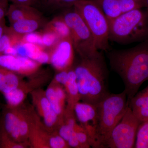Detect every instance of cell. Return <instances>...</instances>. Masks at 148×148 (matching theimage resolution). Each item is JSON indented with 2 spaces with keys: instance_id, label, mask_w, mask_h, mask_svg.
<instances>
[{
  "instance_id": "cell-22",
  "label": "cell",
  "mask_w": 148,
  "mask_h": 148,
  "mask_svg": "<svg viewBox=\"0 0 148 148\" xmlns=\"http://www.w3.org/2000/svg\"><path fill=\"white\" fill-rule=\"evenodd\" d=\"M46 29L55 32L61 39L71 38V32L68 25L62 17H56L47 25Z\"/></svg>"
},
{
  "instance_id": "cell-16",
  "label": "cell",
  "mask_w": 148,
  "mask_h": 148,
  "mask_svg": "<svg viewBox=\"0 0 148 148\" xmlns=\"http://www.w3.org/2000/svg\"><path fill=\"white\" fill-rule=\"evenodd\" d=\"M63 86L66 91V107L73 110L75 105L80 101V97L73 66L69 69L68 79Z\"/></svg>"
},
{
  "instance_id": "cell-4",
  "label": "cell",
  "mask_w": 148,
  "mask_h": 148,
  "mask_svg": "<svg viewBox=\"0 0 148 148\" xmlns=\"http://www.w3.org/2000/svg\"><path fill=\"white\" fill-rule=\"evenodd\" d=\"M96 107V133L100 148H104L111 131L126 112L128 107L127 95L124 90L118 94L110 93Z\"/></svg>"
},
{
  "instance_id": "cell-27",
  "label": "cell",
  "mask_w": 148,
  "mask_h": 148,
  "mask_svg": "<svg viewBox=\"0 0 148 148\" xmlns=\"http://www.w3.org/2000/svg\"><path fill=\"white\" fill-rule=\"evenodd\" d=\"M48 144L49 148H70L67 142L56 131L50 132Z\"/></svg>"
},
{
  "instance_id": "cell-21",
  "label": "cell",
  "mask_w": 148,
  "mask_h": 148,
  "mask_svg": "<svg viewBox=\"0 0 148 148\" xmlns=\"http://www.w3.org/2000/svg\"><path fill=\"white\" fill-rule=\"evenodd\" d=\"M100 7L108 20L122 13L119 0H92Z\"/></svg>"
},
{
  "instance_id": "cell-24",
  "label": "cell",
  "mask_w": 148,
  "mask_h": 148,
  "mask_svg": "<svg viewBox=\"0 0 148 148\" xmlns=\"http://www.w3.org/2000/svg\"><path fill=\"white\" fill-rule=\"evenodd\" d=\"M30 147L29 142L18 143L12 140L0 129V148H26Z\"/></svg>"
},
{
  "instance_id": "cell-1",
  "label": "cell",
  "mask_w": 148,
  "mask_h": 148,
  "mask_svg": "<svg viewBox=\"0 0 148 148\" xmlns=\"http://www.w3.org/2000/svg\"><path fill=\"white\" fill-rule=\"evenodd\" d=\"M111 69L124 83L127 103L148 80V38L134 47L107 51Z\"/></svg>"
},
{
  "instance_id": "cell-33",
  "label": "cell",
  "mask_w": 148,
  "mask_h": 148,
  "mask_svg": "<svg viewBox=\"0 0 148 148\" xmlns=\"http://www.w3.org/2000/svg\"><path fill=\"white\" fill-rule=\"evenodd\" d=\"M144 3H145V7L147 13L148 14V0H144Z\"/></svg>"
},
{
  "instance_id": "cell-3",
  "label": "cell",
  "mask_w": 148,
  "mask_h": 148,
  "mask_svg": "<svg viewBox=\"0 0 148 148\" xmlns=\"http://www.w3.org/2000/svg\"><path fill=\"white\" fill-rule=\"evenodd\" d=\"M108 21L110 40L126 44L148 38V14L142 8L122 13Z\"/></svg>"
},
{
  "instance_id": "cell-11",
  "label": "cell",
  "mask_w": 148,
  "mask_h": 148,
  "mask_svg": "<svg viewBox=\"0 0 148 148\" xmlns=\"http://www.w3.org/2000/svg\"><path fill=\"white\" fill-rule=\"evenodd\" d=\"M33 76L28 81H24L20 86L10 91V98L14 105L17 106L22 105L28 94L35 89L40 88L46 82L45 75Z\"/></svg>"
},
{
  "instance_id": "cell-18",
  "label": "cell",
  "mask_w": 148,
  "mask_h": 148,
  "mask_svg": "<svg viewBox=\"0 0 148 148\" xmlns=\"http://www.w3.org/2000/svg\"><path fill=\"white\" fill-rule=\"evenodd\" d=\"M39 12L32 6L12 3L10 6L7 14L10 24L25 18L40 17Z\"/></svg>"
},
{
  "instance_id": "cell-31",
  "label": "cell",
  "mask_w": 148,
  "mask_h": 148,
  "mask_svg": "<svg viewBox=\"0 0 148 148\" xmlns=\"http://www.w3.org/2000/svg\"><path fill=\"white\" fill-rule=\"evenodd\" d=\"M8 9V0H0V21L4 19Z\"/></svg>"
},
{
  "instance_id": "cell-14",
  "label": "cell",
  "mask_w": 148,
  "mask_h": 148,
  "mask_svg": "<svg viewBox=\"0 0 148 148\" xmlns=\"http://www.w3.org/2000/svg\"><path fill=\"white\" fill-rule=\"evenodd\" d=\"M128 106L140 122L148 120V85L137 92L130 101Z\"/></svg>"
},
{
  "instance_id": "cell-23",
  "label": "cell",
  "mask_w": 148,
  "mask_h": 148,
  "mask_svg": "<svg viewBox=\"0 0 148 148\" xmlns=\"http://www.w3.org/2000/svg\"><path fill=\"white\" fill-rule=\"evenodd\" d=\"M135 148H148V120L140 123L137 130Z\"/></svg>"
},
{
  "instance_id": "cell-26",
  "label": "cell",
  "mask_w": 148,
  "mask_h": 148,
  "mask_svg": "<svg viewBox=\"0 0 148 148\" xmlns=\"http://www.w3.org/2000/svg\"><path fill=\"white\" fill-rule=\"evenodd\" d=\"M74 131L81 148H88L91 147L89 137L82 125L77 123L75 125Z\"/></svg>"
},
{
  "instance_id": "cell-8",
  "label": "cell",
  "mask_w": 148,
  "mask_h": 148,
  "mask_svg": "<svg viewBox=\"0 0 148 148\" xmlns=\"http://www.w3.org/2000/svg\"><path fill=\"white\" fill-rule=\"evenodd\" d=\"M30 95L37 113L42 118L45 128L50 132L55 131L61 119L52 108L46 96L45 90L37 88L32 91Z\"/></svg>"
},
{
  "instance_id": "cell-34",
  "label": "cell",
  "mask_w": 148,
  "mask_h": 148,
  "mask_svg": "<svg viewBox=\"0 0 148 148\" xmlns=\"http://www.w3.org/2000/svg\"><path fill=\"white\" fill-rule=\"evenodd\" d=\"M43 1H45V0H43Z\"/></svg>"
},
{
  "instance_id": "cell-9",
  "label": "cell",
  "mask_w": 148,
  "mask_h": 148,
  "mask_svg": "<svg viewBox=\"0 0 148 148\" xmlns=\"http://www.w3.org/2000/svg\"><path fill=\"white\" fill-rule=\"evenodd\" d=\"M74 49L71 38L61 39L53 48L50 54V64L57 72L73 67Z\"/></svg>"
},
{
  "instance_id": "cell-32",
  "label": "cell",
  "mask_w": 148,
  "mask_h": 148,
  "mask_svg": "<svg viewBox=\"0 0 148 148\" xmlns=\"http://www.w3.org/2000/svg\"><path fill=\"white\" fill-rule=\"evenodd\" d=\"M3 54H8L17 56V53L16 48L14 46H10V47L7 48L3 52Z\"/></svg>"
},
{
  "instance_id": "cell-5",
  "label": "cell",
  "mask_w": 148,
  "mask_h": 148,
  "mask_svg": "<svg viewBox=\"0 0 148 148\" xmlns=\"http://www.w3.org/2000/svg\"><path fill=\"white\" fill-rule=\"evenodd\" d=\"M74 8L82 17L94 40L98 50H109L108 19L92 0H83L74 5Z\"/></svg>"
},
{
  "instance_id": "cell-19",
  "label": "cell",
  "mask_w": 148,
  "mask_h": 148,
  "mask_svg": "<svg viewBox=\"0 0 148 148\" xmlns=\"http://www.w3.org/2000/svg\"><path fill=\"white\" fill-rule=\"evenodd\" d=\"M24 81L20 75L0 66V92L3 94L18 87Z\"/></svg>"
},
{
  "instance_id": "cell-30",
  "label": "cell",
  "mask_w": 148,
  "mask_h": 148,
  "mask_svg": "<svg viewBox=\"0 0 148 148\" xmlns=\"http://www.w3.org/2000/svg\"><path fill=\"white\" fill-rule=\"evenodd\" d=\"M21 41L24 42H29L37 45L43 48L41 34L36 33V32H32V33H29L24 35L22 37Z\"/></svg>"
},
{
  "instance_id": "cell-25",
  "label": "cell",
  "mask_w": 148,
  "mask_h": 148,
  "mask_svg": "<svg viewBox=\"0 0 148 148\" xmlns=\"http://www.w3.org/2000/svg\"><path fill=\"white\" fill-rule=\"evenodd\" d=\"M43 47H53L61 39L55 32L48 29L46 30L41 34Z\"/></svg>"
},
{
  "instance_id": "cell-6",
  "label": "cell",
  "mask_w": 148,
  "mask_h": 148,
  "mask_svg": "<svg viewBox=\"0 0 148 148\" xmlns=\"http://www.w3.org/2000/svg\"><path fill=\"white\" fill-rule=\"evenodd\" d=\"M64 13L61 17L69 27L74 49L80 58H87L97 53L99 50L93 36L74 7Z\"/></svg>"
},
{
  "instance_id": "cell-28",
  "label": "cell",
  "mask_w": 148,
  "mask_h": 148,
  "mask_svg": "<svg viewBox=\"0 0 148 148\" xmlns=\"http://www.w3.org/2000/svg\"><path fill=\"white\" fill-rule=\"evenodd\" d=\"M122 12H127L145 7L144 0H119Z\"/></svg>"
},
{
  "instance_id": "cell-17",
  "label": "cell",
  "mask_w": 148,
  "mask_h": 148,
  "mask_svg": "<svg viewBox=\"0 0 148 148\" xmlns=\"http://www.w3.org/2000/svg\"><path fill=\"white\" fill-rule=\"evenodd\" d=\"M42 20L40 17L25 18L15 21L11 24V31L18 36L36 32L42 25Z\"/></svg>"
},
{
  "instance_id": "cell-10",
  "label": "cell",
  "mask_w": 148,
  "mask_h": 148,
  "mask_svg": "<svg viewBox=\"0 0 148 148\" xmlns=\"http://www.w3.org/2000/svg\"><path fill=\"white\" fill-rule=\"evenodd\" d=\"M40 65L27 57L0 54V66L20 75L31 76L34 75L38 71Z\"/></svg>"
},
{
  "instance_id": "cell-15",
  "label": "cell",
  "mask_w": 148,
  "mask_h": 148,
  "mask_svg": "<svg viewBox=\"0 0 148 148\" xmlns=\"http://www.w3.org/2000/svg\"><path fill=\"white\" fill-rule=\"evenodd\" d=\"M50 132L45 128L42 122L39 120L32 126L29 141L30 147L34 148H49L48 140Z\"/></svg>"
},
{
  "instance_id": "cell-13",
  "label": "cell",
  "mask_w": 148,
  "mask_h": 148,
  "mask_svg": "<svg viewBox=\"0 0 148 148\" xmlns=\"http://www.w3.org/2000/svg\"><path fill=\"white\" fill-rule=\"evenodd\" d=\"M73 110L77 120L79 122L80 125L82 126L90 125L96 128L97 120L96 106L79 101L75 105Z\"/></svg>"
},
{
  "instance_id": "cell-7",
  "label": "cell",
  "mask_w": 148,
  "mask_h": 148,
  "mask_svg": "<svg viewBox=\"0 0 148 148\" xmlns=\"http://www.w3.org/2000/svg\"><path fill=\"white\" fill-rule=\"evenodd\" d=\"M140 123L128 106L121 120L111 131L105 148H134Z\"/></svg>"
},
{
  "instance_id": "cell-2",
  "label": "cell",
  "mask_w": 148,
  "mask_h": 148,
  "mask_svg": "<svg viewBox=\"0 0 148 148\" xmlns=\"http://www.w3.org/2000/svg\"><path fill=\"white\" fill-rule=\"evenodd\" d=\"M102 51L81 58L79 63L73 66L80 101L95 106L110 93L108 71Z\"/></svg>"
},
{
  "instance_id": "cell-20",
  "label": "cell",
  "mask_w": 148,
  "mask_h": 148,
  "mask_svg": "<svg viewBox=\"0 0 148 148\" xmlns=\"http://www.w3.org/2000/svg\"><path fill=\"white\" fill-rule=\"evenodd\" d=\"M23 42L26 57L30 58L40 64L50 63V54L43 50V48L30 43Z\"/></svg>"
},
{
  "instance_id": "cell-12",
  "label": "cell",
  "mask_w": 148,
  "mask_h": 148,
  "mask_svg": "<svg viewBox=\"0 0 148 148\" xmlns=\"http://www.w3.org/2000/svg\"><path fill=\"white\" fill-rule=\"evenodd\" d=\"M45 93L53 110L61 119L66 107V93L64 86L52 80Z\"/></svg>"
},
{
  "instance_id": "cell-29",
  "label": "cell",
  "mask_w": 148,
  "mask_h": 148,
  "mask_svg": "<svg viewBox=\"0 0 148 148\" xmlns=\"http://www.w3.org/2000/svg\"><path fill=\"white\" fill-rule=\"evenodd\" d=\"M83 0H45L48 7L51 8H68L73 6L75 4Z\"/></svg>"
}]
</instances>
